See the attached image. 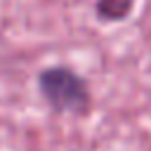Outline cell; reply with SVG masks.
Returning a JSON list of instances; mask_svg holds the SVG:
<instances>
[{
	"instance_id": "obj_1",
	"label": "cell",
	"mask_w": 151,
	"mask_h": 151,
	"mask_svg": "<svg viewBox=\"0 0 151 151\" xmlns=\"http://www.w3.org/2000/svg\"><path fill=\"white\" fill-rule=\"evenodd\" d=\"M40 90L45 99L57 111H85L87 109V85L73 71L54 66L40 73Z\"/></svg>"
}]
</instances>
